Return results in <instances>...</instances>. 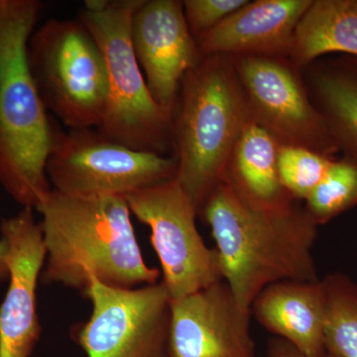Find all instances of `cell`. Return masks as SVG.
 Listing matches in <instances>:
<instances>
[{"instance_id":"1","label":"cell","mask_w":357,"mask_h":357,"mask_svg":"<svg viewBox=\"0 0 357 357\" xmlns=\"http://www.w3.org/2000/svg\"><path fill=\"white\" fill-rule=\"evenodd\" d=\"M296 199L262 204L227 178L199 215L211 227L227 284L241 309L282 281L319 280L312 248L319 225Z\"/></svg>"},{"instance_id":"2","label":"cell","mask_w":357,"mask_h":357,"mask_svg":"<svg viewBox=\"0 0 357 357\" xmlns=\"http://www.w3.org/2000/svg\"><path fill=\"white\" fill-rule=\"evenodd\" d=\"M37 211L46 251L42 283L83 294L91 278L121 289L158 283L160 271L144 261L124 197L74 198L52 190Z\"/></svg>"},{"instance_id":"3","label":"cell","mask_w":357,"mask_h":357,"mask_svg":"<svg viewBox=\"0 0 357 357\" xmlns=\"http://www.w3.org/2000/svg\"><path fill=\"white\" fill-rule=\"evenodd\" d=\"M43 6L39 0H0V187L22 208L36 211L53 190L46 163L54 119L28 64Z\"/></svg>"},{"instance_id":"4","label":"cell","mask_w":357,"mask_h":357,"mask_svg":"<svg viewBox=\"0 0 357 357\" xmlns=\"http://www.w3.org/2000/svg\"><path fill=\"white\" fill-rule=\"evenodd\" d=\"M250 115L234 62L204 56L183 77L172 112L176 178L198 213L227 180L230 160Z\"/></svg>"},{"instance_id":"5","label":"cell","mask_w":357,"mask_h":357,"mask_svg":"<svg viewBox=\"0 0 357 357\" xmlns=\"http://www.w3.org/2000/svg\"><path fill=\"white\" fill-rule=\"evenodd\" d=\"M142 0H86L77 18L95 37L107 67V107L98 130L138 151L172 147V115L155 102L131 43L133 14Z\"/></svg>"},{"instance_id":"6","label":"cell","mask_w":357,"mask_h":357,"mask_svg":"<svg viewBox=\"0 0 357 357\" xmlns=\"http://www.w3.org/2000/svg\"><path fill=\"white\" fill-rule=\"evenodd\" d=\"M28 64L45 109L68 129L98 128L109 83L102 52L79 18H52L35 29Z\"/></svg>"},{"instance_id":"7","label":"cell","mask_w":357,"mask_h":357,"mask_svg":"<svg viewBox=\"0 0 357 357\" xmlns=\"http://www.w3.org/2000/svg\"><path fill=\"white\" fill-rule=\"evenodd\" d=\"M46 173L53 190L66 196L126 198L175 178L177 161L131 149L96 128L64 131L54 121Z\"/></svg>"},{"instance_id":"8","label":"cell","mask_w":357,"mask_h":357,"mask_svg":"<svg viewBox=\"0 0 357 357\" xmlns=\"http://www.w3.org/2000/svg\"><path fill=\"white\" fill-rule=\"evenodd\" d=\"M88 321L70 328L86 357H168L171 299L162 282L133 289L91 278Z\"/></svg>"},{"instance_id":"9","label":"cell","mask_w":357,"mask_h":357,"mask_svg":"<svg viewBox=\"0 0 357 357\" xmlns=\"http://www.w3.org/2000/svg\"><path fill=\"white\" fill-rule=\"evenodd\" d=\"M139 222L151 230L171 300H178L223 281L217 249L204 243L196 225L194 204L177 178L126 197Z\"/></svg>"},{"instance_id":"10","label":"cell","mask_w":357,"mask_h":357,"mask_svg":"<svg viewBox=\"0 0 357 357\" xmlns=\"http://www.w3.org/2000/svg\"><path fill=\"white\" fill-rule=\"evenodd\" d=\"M234 66L251 116L279 145L307 148L330 158L340 151L289 66L270 56H236Z\"/></svg>"},{"instance_id":"11","label":"cell","mask_w":357,"mask_h":357,"mask_svg":"<svg viewBox=\"0 0 357 357\" xmlns=\"http://www.w3.org/2000/svg\"><path fill=\"white\" fill-rule=\"evenodd\" d=\"M130 37L150 93L172 115L183 77L204 57L183 1L142 0L131 20Z\"/></svg>"},{"instance_id":"12","label":"cell","mask_w":357,"mask_h":357,"mask_svg":"<svg viewBox=\"0 0 357 357\" xmlns=\"http://www.w3.org/2000/svg\"><path fill=\"white\" fill-rule=\"evenodd\" d=\"M33 211L22 208L0 223L9 245L8 289L0 305V357H30L41 337L37 286L46 251Z\"/></svg>"},{"instance_id":"13","label":"cell","mask_w":357,"mask_h":357,"mask_svg":"<svg viewBox=\"0 0 357 357\" xmlns=\"http://www.w3.org/2000/svg\"><path fill=\"white\" fill-rule=\"evenodd\" d=\"M250 314L225 281L171 300L168 357H257Z\"/></svg>"},{"instance_id":"14","label":"cell","mask_w":357,"mask_h":357,"mask_svg":"<svg viewBox=\"0 0 357 357\" xmlns=\"http://www.w3.org/2000/svg\"><path fill=\"white\" fill-rule=\"evenodd\" d=\"M312 0L249 2L196 39L203 56L291 53L296 28Z\"/></svg>"},{"instance_id":"15","label":"cell","mask_w":357,"mask_h":357,"mask_svg":"<svg viewBox=\"0 0 357 357\" xmlns=\"http://www.w3.org/2000/svg\"><path fill=\"white\" fill-rule=\"evenodd\" d=\"M250 310L265 330L305 356L326 351V293L319 279L271 284L255 298Z\"/></svg>"},{"instance_id":"16","label":"cell","mask_w":357,"mask_h":357,"mask_svg":"<svg viewBox=\"0 0 357 357\" xmlns=\"http://www.w3.org/2000/svg\"><path fill=\"white\" fill-rule=\"evenodd\" d=\"M311 89L312 105L338 150L357 159V58L344 56L314 66Z\"/></svg>"},{"instance_id":"17","label":"cell","mask_w":357,"mask_h":357,"mask_svg":"<svg viewBox=\"0 0 357 357\" xmlns=\"http://www.w3.org/2000/svg\"><path fill=\"white\" fill-rule=\"evenodd\" d=\"M279 143L249 115L234 146L227 178L248 199L262 204L293 199L278 175Z\"/></svg>"},{"instance_id":"18","label":"cell","mask_w":357,"mask_h":357,"mask_svg":"<svg viewBox=\"0 0 357 357\" xmlns=\"http://www.w3.org/2000/svg\"><path fill=\"white\" fill-rule=\"evenodd\" d=\"M331 53L357 58V0L312 1L296 28L290 53L296 64Z\"/></svg>"},{"instance_id":"19","label":"cell","mask_w":357,"mask_h":357,"mask_svg":"<svg viewBox=\"0 0 357 357\" xmlns=\"http://www.w3.org/2000/svg\"><path fill=\"white\" fill-rule=\"evenodd\" d=\"M326 347L342 357H357V283L347 275H326Z\"/></svg>"},{"instance_id":"20","label":"cell","mask_w":357,"mask_h":357,"mask_svg":"<svg viewBox=\"0 0 357 357\" xmlns=\"http://www.w3.org/2000/svg\"><path fill=\"white\" fill-rule=\"evenodd\" d=\"M357 206V159L344 155L333 160L314 191L306 199L305 210L318 225Z\"/></svg>"},{"instance_id":"21","label":"cell","mask_w":357,"mask_h":357,"mask_svg":"<svg viewBox=\"0 0 357 357\" xmlns=\"http://www.w3.org/2000/svg\"><path fill=\"white\" fill-rule=\"evenodd\" d=\"M333 160L307 148L279 145L277 163L282 187L293 199L306 201Z\"/></svg>"},{"instance_id":"22","label":"cell","mask_w":357,"mask_h":357,"mask_svg":"<svg viewBox=\"0 0 357 357\" xmlns=\"http://www.w3.org/2000/svg\"><path fill=\"white\" fill-rule=\"evenodd\" d=\"M248 3L245 0H185L184 13L195 39Z\"/></svg>"},{"instance_id":"23","label":"cell","mask_w":357,"mask_h":357,"mask_svg":"<svg viewBox=\"0 0 357 357\" xmlns=\"http://www.w3.org/2000/svg\"><path fill=\"white\" fill-rule=\"evenodd\" d=\"M268 356L269 357H307L301 354L296 347L285 340L275 337L268 342ZM316 357H342L337 352L326 347L323 354Z\"/></svg>"},{"instance_id":"24","label":"cell","mask_w":357,"mask_h":357,"mask_svg":"<svg viewBox=\"0 0 357 357\" xmlns=\"http://www.w3.org/2000/svg\"><path fill=\"white\" fill-rule=\"evenodd\" d=\"M9 245L6 239H0V287L9 280Z\"/></svg>"}]
</instances>
